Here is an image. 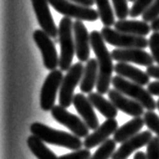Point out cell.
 Returning <instances> with one entry per match:
<instances>
[{
    "mask_svg": "<svg viewBox=\"0 0 159 159\" xmlns=\"http://www.w3.org/2000/svg\"><path fill=\"white\" fill-rule=\"evenodd\" d=\"M90 40L99 65V76L96 88L99 94L104 95L110 91L109 88L112 83V73L114 70L113 57L111 52L108 51L101 32L93 30L90 34Z\"/></svg>",
    "mask_w": 159,
    "mask_h": 159,
    "instance_id": "6da1fadb",
    "label": "cell"
},
{
    "mask_svg": "<svg viewBox=\"0 0 159 159\" xmlns=\"http://www.w3.org/2000/svg\"><path fill=\"white\" fill-rule=\"evenodd\" d=\"M30 132L32 135H35L45 143L61 146V147L68 148L70 150H80L83 148L84 142L80 139V137L75 134L57 130L47 125L39 122L32 123L30 126Z\"/></svg>",
    "mask_w": 159,
    "mask_h": 159,
    "instance_id": "7a4b0ae2",
    "label": "cell"
},
{
    "mask_svg": "<svg viewBox=\"0 0 159 159\" xmlns=\"http://www.w3.org/2000/svg\"><path fill=\"white\" fill-rule=\"evenodd\" d=\"M58 39L61 44L60 70L68 72L72 66V61L76 53L74 37V22L72 18L62 17L58 24Z\"/></svg>",
    "mask_w": 159,
    "mask_h": 159,
    "instance_id": "3957f363",
    "label": "cell"
},
{
    "mask_svg": "<svg viewBox=\"0 0 159 159\" xmlns=\"http://www.w3.org/2000/svg\"><path fill=\"white\" fill-rule=\"evenodd\" d=\"M112 84L114 86V89L138 102L147 111H154L157 108V102L154 101L152 95L149 93L148 90H145L138 84L133 83L118 75L112 78Z\"/></svg>",
    "mask_w": 159,
    "mask_h": 159,
    "instance_id": "277c9868",
    "label": "cell"
},
{
    "mask_svg": "<svg viewBox=\"0 0 159 159\" xmlns=\"http://www.w3.org/2000/svg\"><path fill=\"white\" fill-rule=\"evenodd\" d=\"M48 2L54 10L65 17L76 18L82 21H96L100 17L98 10H95L92 7L80 5L69 0H48Z\"/></svg>",
    "mask_w": 159,
    "mask_h": 159,
    "instance_id": "5b68a950",
    "label": "cell"
},
{
    "mask_svg": "<svg viewBox=\"0 0 159 159\" xmlns=\"http://www.w3.org/2000/svg\"><path fill=\"white\" fill-rule=\"evenodd\" d=\"M104 39L107 43L118 48H146L149 47V40L145 36L133 35L120 32L111 27L104 26L101 30Z\"/></svg>",
    "mask_w": 159,
    "mask_h": 159,
    "instance_id": "8992f818",
    "label": "cell"
},
{
    "mask_svg": "<svg viewBox=\"0 0 159 159\" xmlns=\"http://www.w3.org/2000/svg\"><path fill=\"white\" fill-rule=\"evenodd\" d=\"M85 66L81 61L73 65L70 69L66 72V75L62 80L60 95H58V102L60 105L69 108L73 104L75 97V89L82 81Z\"/></svg>",
    "mask_w": 159,
    "mask_h": 159,
    "instance_id": "52a82bcc",
    "label": "cell"
},
{
    "mask_svg": "<svg viewBox=\"0 0 159 159\" xmlns=\"http://www.w3.org/2000/svg\"><path fill=\"white\" fill-rule=\"evenodd\" d=\"M32 37L41 52L45 69L52 72V70H56L57 66H60V57H58L56 45L52 40V37L43 29H36L33 32Z\"/></svg>",
    "mask_w": 159,
    "mask_h": 159,
    "instance_id": "ba28073f",
    "label": "cell"
},
{
    "mask_svg": "<svg viewBox=\"0 0 159 159\" xmlns=\"http://www.w3.org/2000/svg\"><path fill=\"white\" fill-rule=\"evenodd\" d=\"M62 70H52L45 78L43 88L40 91V108L43 111H52V109L56 106L57 94L58 90L61 89L64 76H62Z\"/></svg>",
    "mask_w": 159,
    "mask_h": 159,
    "instance_id": "9c48e42d",
    "label": "cell"
},
{
    "mask_svg": "<svg viewBox=\"0 0 159 159\" xmlns=\"http://www.w3.org/2000/svg\"><path fill=\"white\" fill-rule=\"evenodd\" d=\"M52 116L54 120L69 129L76 136L82 138L89 136V127L84 122L83 119L79 118L78 116L72 114L66 110V108L61 105L54 106L51 111Z\"/></svg>",
    "mask_w": 159,
    "mask_h": 159,
    "instance_id": "30bf717a",
    "label": "cell"
},
{
    "mask_svg": "<svg viewBox=\"0 0 159 159\" xmlns=\"http://www.w3.org/2000/svg\"><path fill=\"white\" fill-rule=\"evenodd\" d=\"M111 54L118 62H132L143 66H150L154 62L152 54L141 48H115Z\"/></svg>",
    "mask_w": 159,
    "mask_h": 159,
    "instance_id": "8fae6325",
    "label": "cell"
},
{
    "mask_svg": "<svg viewBox=\"0 0 159 159\" xmlns=\"http://www.w3.org/2000/svg\"><path fill=\"white\" fill-rule=\"evenodd\" d=\"M31 3L41 29L52 39L58 37V27L54 23L53 17L49 10L48 0H31Z\"/></svg>",
    "mask_w": 159,
    "mask_h": 159,
    "instance_id": "7c38bea8",
    "label": "cell"
},
{
    "mask_svg": "<svg viewBox=\"0 0 159 159\" xmlns=\"http://www.w3.org/2000/svg\"><path fill=\"white\" fill-rule=\"evenodd\" d=\"M153 138L151 131H143L136 134L130 139L123 142L121 146L113 154L111 159H127L137 149H140L148 143Z\"/></svg>",
    "mask_w": 159,
    "mask_h": 159,
    "instance_id": "4fadbf2b",
    "label": "cell"
},
{
    "mask_svg": "<svg viewBox=\"0 0 159 159\" xmlns=\"http://www.w3.org/2000/svg\"><path fill=\"white\" fill-rule=\"evenodd\" d=\"M74 37L76 44V54L81 62L90 60L91 40L88 29L82 20H76L74 22Z\"/></svg>",
    "mask_w": 159,
    "mask_h": 159,
    "instance_id": "5bb4252c",
    "label": "cell"
},
{
    "mask_svg": "<svg viewBox=\"0 0 159 159\" xmlns=\"http://www.w3.org/2000/svg\"><path fill=\"white\" fill-rule=\"evenodd\" d=\"M108 97L118 110L132 117H141L144 115V108L139 103L132 99L127 98L124 94L120 93L116 89H112L108 92Z\"/></svg>",
    "mask_w": 159,
    "mask_h": 159,
    "instance_id": "9a60e30c",
    "label": "cell"
},
{
    "mask_svg": "<svg viewBox=\"0 0 159 159\" xmlns=\"http://www.w3.org/2000/svg\"><path fill=\"white\" fill-rule=\"evenodd\" d=\"M118 128V122L116 119H107L101 126H99L93 133L85 138L84 146L87 149H92L100 146L107 141L110 135L114 134Z\"/></svg>",
    "mask_w": 159,
    "mask_h": 159,
    "instance_id": "2e32d148",
    "label": "cell"
},
{
    "mask_svg": "<svg viewBox=\"0 0 159 159\" xmlns=\"http://www.w3.org/2000/svg\"><path fill=\"white\" fill-rule=\"evenodd\" d=\"M73 104L84 122L91 130H96L99 127V119L94 111V106L90 100L84 94H76L74 97Z\"/></svg>",
    "mask_w": 159,
    "mask_h": 159,
    "instance_id": "e0dca14e",
    "label": "cell"
},
{
    "mask_svg": "<svg viewBox=\"0 0 159 159\" xmlns=\"http://www.w3.org/2000/svg\"><path fill=\"white\" fill-rule=\"evenodd\" d=\"M114 70L118 76L128 79L129 81L136 83L140 86L148 85L150 81V77L147 73L129 64H126V62H118L117 65H115Z\"/></svg>",
    "mask_w": 159,
    "mask_h": 159,
    "instance_id": "ac0fdd59",
    "label": "cell"
},
{
    "mask_svg": "<svg viewBox=\"0 0 159 159\" xmlns=\"http://www.w3.org/2000/svg\"><path fill=\"white\" fill-rule=\"evenodd\" d=\"M99 76V65L97 58H91L87 61L82 81L80 83V89L85 94H90L94 87L97 86Z\"/></svg>",
    "mask_w": 159,
    "mask_h": 159,
    "instance_id": "d6986e66",
    "label": "cell"
},
{
    "mask_svg": "<svg viewBox=\"0 0 159 159\" xmlns=\"http://www.w3.org/2000/svg\"><path fill=\"white\" fill-rule=\"evenodd\" d=\"M115 29L120 32L128 33V34H133V35H140V36H145L151 31V26L148 22L145 21H140V20H127V19H122L116 21L115 24Z\"/></svg>",
    "mask_w": 159,
    "mask_h": 159,
    "instance_id": "ffe728a7",
    "label": "cell"
},
{
    "mask_svg": "<svg viewBox=\"0 0 159 159\" xmlns=\"http://www.w3.org/2000/svg\"><path fill=\"white\" fill-rule=\"evenodd\" d=\"M144 125H145L144 118L135 117V118H133L132 120L128 121L123 126H121L117 129V131L113 134V135H114V140L117 143L122 144L123 142L130 139L131 137L135 136L136 134L139 133V131L143 128Z\"/></svg>",
    "mask_w": 159,
    "mask_h": 159,
    "instance_id": "44dd1931",
    "label": "cell"
},
{
    "mask_svg": "<svg viewBox=\"0 0 159 159\" xmlns=\"http://www.w3.org/2000/svg\"><path fill=\"white\" fill-rule=\"evenodd\" d=\"M88 99L90 100L92 105L94 106L101 114L107 119H115V117L118 115V109L111 101H108L107 99L103 97V95L99 93H90L88 96Z\"/></svg>",
    "mask_w": 159,
    "mask_h": 159,
    "instance_id": "7402d4cb",
    "label": "cell"
},
{
    "mask_svg": "<svg viewBox=\"0 0 159 159\" xmlns=\"http://www.w3.org/2000/svg\"><path fill=\"white\" fill-rule=\"evenodd\" d=\"M27 146L37 159H58L51 149L47 147L44 142L35 135L27 138Z\"/></svg>",
    "mask_w": 159,
    "mask_h": 159,
    "instance_id": "603a6c76",
    "label": "cell"
},
{
    "mask_svg": "<svg viewBox=\"0 0 159 159\" xmlns=\"http://www.w3.org/2000/svg\"><path fill=\"white\" fill-rule=\"evenodd\" d=\"M95 3L97 4L98 13L104 25L108 27L114 25L116 14L111 7L110 1L109 0H95Z\"/></svg>",
    "mask_w": 159,
    "mask_h": 159,
    "instance_id": "cb8c5ba5",
    "label": "cell"
},
{
    "mask_svg": "<svg viewBox=\"0 0 159 159\" xmlns=\"http://www.w3.org/2000/svg\"><path fill=\"white\" fill-rule=\"evenodd\" d=\"M117 142L114 139H108L99 146L98 150L91 156L90 159H110L116 151Z\"/></svg>",
    "mask_w": 159,
    "mask_h": 159,
    "instance_id": "d4e9b609",
    "label": "cell"
},
{
    "mask_svg": "<svg viewBox=\"0 0 159 159\" xmlns=\"http://www.w3.org/2000/svg\"><path fill=\"white\" fill-rule=\"evenodd\" d=\"M153 1L154 0H135L130 9V12H129V15L133 18L142 15L150 7Z\"/></svg>",
    "mask_w": 159,
    "mask_h": 159,
    "instance_id": "484cf974",
    "label": "cell"
},
{
    "mask_svg": "<svg viewBox=\"0 0 159 159\" xmlns=\"http://www.w3.org/2000/svg\"><path fill=\"white\" fill-rule=\"evenodd\" d=\"M144 122L149 130L155 133L159 138V116L153 111H147L144 113Z\"/></svg>",
    "mask_w": 159,
    "mask_h": 159,
    "instance_id": "4316f807",
    "label": "cell"
},
{
    "mask_svg": "<svg viewBox=\"0 0 159 159\" xmlns=\"http://www.w3.org/2000/svg\"><path fill=\"white\" fill-rule=\"evenodd\" d=\"M128 0H112L113 5H114L116 17H118L119 20L126 19L129 15L130 9L128 8Z\"/></svg>",
    "mask_w": 159,
    "mask_h": 159,
    "instance_id": "83f0119b",
    "label": "cell"
},
{
    "mask_svg": "<svg viewBox=\"0 0 159 159\" xmlns=\"http://www.w3.org/2000/svg\"><path fill=\"white\" fill-rule=\"evenodd\" d=\"M148 40L153 60L159 66V31H154Z\"/></svg>",
    "mask_w": 159,
    "mask_h": 159,
    "instance_id": "f1b7e54d",
    "label": "cell"
},
{
    "mask_svg": "<svg viewBox=\"0 0 159 159\" xmlns=\"http://www.w3.org/2000/svg\"><path fill=\"white\" fill-rule=\"evenodd\" d=\"M159 16V0H154L150 7L142 14V18L145 22H152Z\"/></svg>",
    "mask_w": 159,
    "mask_h": 159,
    "instance_id": "f546056e",
    "label": "cell"
},
{
    "mask_svg": "<svg viewBox=\"0 0 159 159\" xmlns=\"http://www.w3.org/2000/svg\"><path fill=\"white\" fill-rule=\"evenodd\" d=\"M146 159H159V138L153 137L147 145Z\"/></svg>",
    "mask_w": 159,
    "mask_h": 159,
    "instance_id": "4dcf8cb0",
    "label": "cell"
},
{
    "mask_svg": "<svg viewBox=\"0 0 159 159\" xmlns=\"http://www.w3.org/2000/svg\"><path fill=\"white\" fill-rule=\"evenodd\" d=\"M91 158V151L90 149H80L76 150L72 153L64 154L58 157V159H90Z\"/></svg>",
    "mask_w": 159,
    "mask_h": 159,
    "instance_id": "1f68e13d",
    "label": "cell"
},
{
    "mask_svg": "<svg viewBox=\"0 0 159 159\" xmlns=\"http://www.w3.org/2000/svg\"><path fill=\"white\" fill-rule=\"evenodd\" d=\"M146 73L148 74V76L150 78H154L155 80L159 81V66H147V70H146Z\"/></svg>",
    "mask_w": 159,
    "mask_h": 159,
    "instance_id": "d6a6232c",
    "label": "cell"
},
{
    "mask_svg": "<svg viewBox=\"0 0 159 159\" xmlns=\"http://www.w3.org/2000/svg\"><path fill=\"white\" fill-rule=\"evenodd\" d=\"M147 90L152 96H158L159 97V81L149 83L147 86Z\"/></svg>",
    "mask_w": 159,
    "mask_h": 159,
    "instance_id": "836d02e7",
    "label": "cell"
},
{
    "mask_svg": "<svg viewBox=\"0 0 159 159\" xmlns=\"http://www.w3.org/2000/svg\"><path fill=\"white\" fill-rule=\"evenodd\" d=\"M69 1L75 2L80 5L86 6V7H92L95 4V0H69Z\"/></svg>",
    "mask_w": 159,
    "mask_h": 159,
    "instance_id": "e575fe53",
    "label": "cell"
},
{
    "mask_svg": "<svg viewBox=\"0 0 159 159\" xmlns=\"http://www.w3.org/2000/svg\"><path fill=\"white\" fill-rule=\"evenodd\" d=\"M150 26H151V30L159 31V16L156 19L153 20V21L151 22V24H150Z\"/></svg>",
    "mask_w": 159,
    "mask_h": 159,
    "instance_id": "d590c367",
    "label": "cell"
},
{
    "mask_svg": "<svg viewBox=\"0 0 159 159\" xmlns=\"http://www.w3.org/2000/svg\"><path fill=\"white\" fill-rule=\"evenodd\" d=\"M133 159H146V153H144L143 151H139L135 153Z\"/></svg>",
    "mask_w": 159,
    "mask_h": 159,
    "instance_id": "8d00e7d4",
    "label": "cell"
},
{
    "mask_svg": "<svg viewBox=\"0 0 159 159\" xmlns=\"http://www.w3.org/2000/svg\"><path fill=\"white\" fill-rule=\"evenodd\" d=\"M157 109H158V111H159V100L157 101Z\"/></svg>",
    "mask_w": 159,
    "mask_h": 159,
    "instance_id": "74e56055",
    "label": "cell"
},
{
    "mask_svg": "<svg viewBox=\"0 0 159 159\" xmlns=\"http://www.w3.org/2000/svg\"><path fill=\"white\" fill-rule=\"evenodd\" d=\"M129 1H133V2H134V1H135V0H129Z\"/></svg>",
    "mask_w": 159,
    "mask_h": 159,
    "instance_id": "f35d334b",
    "label": "cell"
}]
</instances>
